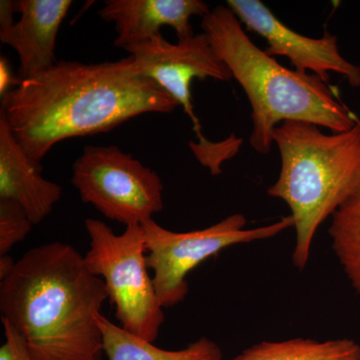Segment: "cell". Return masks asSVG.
Instances as JSON below:
<instances>
[{
    "instance_id": "obj_1",
    "label": "cell",
    "mask_w": 360,
    "mask_h": 360,
    "mask_svg": "<svg viewBox=\"0 0 360 360\" xmlns=\"http://www.w3.org/2000/svg\"><path fill=\"white\" fill-rule=\"evenodd\" d=\"M177 106L141 75L129 56L96 65L58 60L6 92L0 113L30 160L41 167L58 142L104 134L136 116L170 113Z\"/></svg>"
},
{
    "instance_id": "obj_2",
    "label": "cell",
    "mask_w": 360,
    "mask_h": 360,
    "mask_svg": "<svg viewBox=\"0 0 360 360\" xmlns=\"http://www.w3.org/2000/svg\"><path fill=\"white\" fill-rule=\"evenodd\" d=\"M108 295L70 245L28 250L0 283V311L22 336L34 360H101L97 324Z\"/></svg>"
},
{
    "instance_id": "obj_3",
    "label": "cell",
    "mask_w": 360,
    "mask_h": 360,
    "mask_svg": "<svg viewBox=\"0 0 360 360\" xmlns=\"http://www.w3.org/2000/svg\"><path fill=\"white\" fill-rule=\"evenodd\" d=\"M213 51L245 90L251 105V148L267 155L274 130L285 122L311 123L333 134L356 124L328 82L312 73L291 70L251 41L229 7H214L201 20Z\"/></svg>"
},
{
    "instance_id": "obj_4",
    "label": "cell",
    "mask_w": 360,
    "mask_h": 360,
    "mask_svg": "<svg viewBox=\"0 0 360 360\" xmlns=\"http://www.w3.org/2000/svg\"><path fill=\"white\" fill-rule=\"evenodd\" d=\"M281 174L267 189L290 208L296 232L293 264L304 269L315 233L360 191V123L326 134L317 125L285 122L274 130Z\"/></svg>"
},
{
    "instance_id": "obj_5",
    "label": "cell",
    "mask_w": 360,
    "mask_h": 360,
    "mask_svg": "<svg viewBox=\"0 0 360 360\" xmlns=\"http://www.w3.org/2000/svg\"><path fill=\"white\" fill-rule=\"evenodd\" d=\"M90 248L85 264L103 277L120 326L132 335L155 342L165 312L148 274L141 225H129L120 236L101 220H85Z\"/></svg>"
},
{
    "instance_id": "obj_6",
    "label": "cell",
    "mask_w": 360,
    "mask_h": 360,
    "mask_svg": "<svg viewBox=\"0 0 360 360\" xmlns=\"http://www.w3.org/2000/svg\"><path fill=\"white\" fill-rule=\"evenodd\" d=\"M245 215L234 213L207 229L174 232L150 219L141 224L146 240V262L153 271V284L163 309L174 307L188 293L186 277L208 257L241 243L274 238L293 227L292 217L274 224L246 229Z\"/></svg>"
},
{
    "instance_id": "obj_7",
    "label": "cell",
    "mask_w": 360,
    "mask_h": 360,
    "mask_svg": "<svg viewBox=\"0 0 360 360\" xmlns=\"http://www.w3.org/2000/svg\"><path fill=\"white\" fill-rule=\"evenodd\" d=\"M71 182L84 202L125 226L143 224L165 206L158 174L117 146H85Z\"/></svg>"
},
{
    "instance_id": "obj_8",
    "label": "cell",
    "mask_w": 360,
    "mask_h": 360,
    "mask_svg": "<svg viewBox=\"0 0 360 360\" xmlns=\"http://www.w3.org/2000/svg\"><path fill=\"white\" fill-rule=\"evenodd\" d=\"M141 75L153 80L172 97L193 122L198 141H205L200 123L194 115L191 82L194 78L227 82L231 73L213 51L206 33L193 35L177 44H170L156 35L143 44L127 47Z\"/></svg>"
},
{
    "instance_id": "obj_9",
    "label": "cell",
    "mask_w": 360,
    "mask_h": 360,
    "mask_svg": "<svg viewBox=\"0 0 360 360\" xmlns=\"http://www.w3.org/2000/svg\"><path fill=\"white\" fill-rule=\"evenodd\" d=\"M226 4L241 23L266 40L269 56L288 58L295 70L311 71L323 82H328L329 72H335L352 86H360L359 66L341 56L338 39L328 30L321 39H311L284 25L259 0H227Z\"/></svg>"
},
{
    "instance_id": "obj_10",
    "label": "cell",
    "mask_w": 360,
    "mask_h": 360,
    "mask_svg": "<svg viewBox=\"0 0 360 360\" xmlns=\"http://www.w3.org/2000/svg\"><path fill=\"white\" fill-rule=\"evenodd\" d=\"M210 13L208 4L200 0H106L98 15L115 23V45L125 49L161 34L163 26L174 28L179 41L191 39V18Z\"/></svg>"
},
{
    "instance_id": "obj_11",
    "label": "cell",
    "mask_w": 360,
    "mask_h": 360,
    "mask_svg": "<svg viewBox=\"0 0 360 360\" xmlns=\"http://www.w3.org/2000/svg\"><path fill=\"white\" fill-rule=\"evenodd\" d=\"M21 18L6 30H0L2 44L13 47L20 58V80L49 70L56 58V37L71 0H18Z\"/></svg>"
},
{
    "instance_id": "obj_12",
    "label": "cell",
    "mask_w": 360,
    "mask_h": 360,
    "mask_svg": "<svg viewBox=\"0 0 360 360\" xmlns=\"http://www.w3.org/2000/svg\"><path fill=\"white\" fill-rule=\"evenodd\" d=\"M41 169L30 160L0 113V200L22 206L33 224L49 217L63 196V188L44 179Z\"/></svg>"
},
{
    "instance_id": "obj_13",
    "label": "cell",
    "mask_w": 360,
    "mask_h": 360,
    "mask_svg": "<svg viewBox=\"0 0 360 360\" xmlns=\"http://www.w3.org/2000/svg\"><path fill=\"white\" fill-rule=\"evenodd\" d=\"M96 321L108 360H222L224 357L221 348L208 338L194 341L184 349L167 350L132 335L101 314H97Z\"/></svg>"
},
{
    "instance_id": "obj_14",
    "label": "cell",
    "mask_w": 360,
    "mask_h": 360,
    "mask_svg": "<svg viewBox=\"0 0 360 360\" xmlns=\"http://www.w3.org/2000/svg\"><path fill=\"white\" fill-rule=\"evenodd\" d=\"M231 360H360L359 343L352 340L264 341Z\"/></svg>"
},
{
    "instance_id": "obj_15",
    "label": "cell",
    "mask_w": 360,
    "mask_h": 360,
    "mask_svg": "<svg viewBox=\"0 0 360 360\" xmlns=\"http://www.w3.org/2000/svg\"><path fill=\"white\" fill-rule=\"evenodd\" d=\"M331 217V245L348 281L360 295V191Z\"/></svg>"
},
{
    "instance_id": "obj_16",
    "label": "cell",
    "mask_w": 360,
    "mask_h": 360,
    "mask_svg": "<svg viewBox=\"0 0 360 360\" xmlns=\"http://www.w3.org/2000/svg\"><path fill=\"white\" fill-rule=\"evenodd\" d=\"M32 221L25 208L7 200H0V257L8 255L16 243L25 239Z\"/></svg>"
},
{
    "instance_id": "obj_17",
    "label": "cell",
    "mask_w": 360,
    "mask_h": 360,
    "mask_svg": "<svg viewBox=\"0 0 360 360\" xmlns=\"http://www.w3.org/2000/svg\"><path fill=\"white\" fill-rule=\"evenodd\" d=\"M1 321L4 343L0 347V360H34L22 336L6 319H1Z\"/></svg>"
},
{
    "instance_id": "obj_18",
    "label": "cell",
    "mask_w": 360,
    "mask_h": 360,
    "mask_svg": "<svg viewBox=\"0 0 360 360\" xmlns=\"http://www.w3.org/2000/svg\"><path fill=\"white\" fill-rule=\"evenodd\" d=\"M21 82L20 77H13L11 66L6 58L0 59V96H4L11 90V86H18Z\"/></svg>"
},
{
    "instance_id": "obj_19",
    "label": "cell",
    "mask_w": 360,
    "mask_h": 360,
    "mask_svg": "<svg viewBox=\"0 0 360 360\" xmlns=\"http://www.w3.org/2000/svg\"><path fill=\"white\" fill-rule=\"evenodd\" d=\"M16 13H18V8H16L15 1H11V0L0 1V30H6L15 23L13 15Z\"/></svg>"
},
{
    "instance_id": "obj_20",
    "label": "cell",
    "mask_w": 360,
    "mask_h": 360,
    "mask_svg": "<svg viewBox=\"0 0 360 360\" xmlns=\"http://www.w3.org/2000/svg\"><path fill=\"white\" fill-rule=\"evenodd\" d=\"M14 264H15V262H13V258L9 257V255H4V257H0V281L4 279L11 271Z\"/></svg>"
}]
</instances>
